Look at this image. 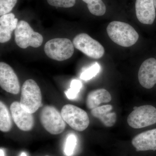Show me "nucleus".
I'll return each mask as SVG.
<instances>
[{
    "instance_id": "11",
    "label": "nucleus",
    "mask_w": 156,
    "mask_h": 156,
    "mask_svg": "<svg viewBox=\"0 0 156 156\" xmlns=\"http://www.w3.org/2000/svg\"><path fill=\"white\" fill-rule=\"evenodd\" d=\"M140 83L146 89L153 88L156 84V60L148 58L140 67L138 73Z\"/></svg>"
},
{
    "instance_id": "2",
    "label": "nucleus",
    "mask_w": 156,
    "mask_h": 156,
    "mask_svg": "<svg viewBox=\"0 0 156 156\" xmlns=\"http://www.w3.org/2000/svg\"><path fill=\"white\" fill-rule=\"evenodd\" d=\"M42 94L36 82L31 79L27 80L21 88L20 103L25 111L33 114L42 105Z\"/></svg>"
},
{
    "instance_id": "22",
    "label": "nucleus",
    "mask_w": 156,
    "mask_h": 156,
    "mask_svg": "<svg viewBox=\"0 0 156 156\" xmlns=\"http://www.w3.org/2000/svg\"><path fill=\"white\" fill-rule=\"evenodd\" d=\"M17 0H0V15L9 14L17 4Z\"/></svg>"
},
{
    "instance_id": "3",
    "label": "nucleus",
    "mask_w": 156,
    "mask_h": 156,
    "mask_svg": "<svg viewBox=\"0 0 156 156\" xmlns=\"http://www.w3.org/2000/svg\"><path fill=\"white\" fill-rule=\"evenodd\" d=\"M74 46L70 40L66 38H56L48 41L44 50L47 56L51 59L62 61L72 57L74 52Z\"/></svg>"
},
{
    "instance_id": "23",
    "label": "nucleus",
    "mask_w": 156,
    "mask_h": 156,
    "mask_svg": "<svg viewBox=\"0 0 156 156\" xmlns=\"http://www.w3.org/2000/svg\"><path fill=\"white\" fill-rule=\"evenodd\" d=\"M49 5L59 8H69L74 6L76 0H47Z\"/></svg>"
},
{
    "instance_id": "1",
    "label": "nucleus",
    "mask_w": 156,
    "mask_h": 156,
    "mask_svg": "<svg viewBox=\"0 0 156 156\" xmlns=\"http://www.w3.org/2000/svg\"><path fill=\"white\" fill-rule=\"evenodd\" d=\"M110 38L115 44L123 47H130L136 44L139 35L131 26L119 21L111 22L107 27Z\"/></svg>"
},
{
    "instance_id": "14",
    "label": "nucleus",
    "mask_w": 156,
    "mask_h": 156,
    "mask_svg": "<svg viewBox=\"0 0 156 156\" xmlns=\"http://www.w3.org/2000/svg\"><path fill=\"white\" fill-rule=\"evenodd\" d=\"M18 19L15 18L13 13H9L0 17V42L5 43L9 41L11 34L16 29Z\"/></svg>"
},
{
    "instance_id": "21",
    "label": "nucleus",
    "mask_w": 156,
    "mask_h": 156,
    "mask_svg": "<svg viewBox=\"0 0 156 156\" xmlns=\"http://www.w3.org/2000/svg\"><path fill=\"white\" fill-rule=\"evenodd\" d=\"M76 137L74 134H71L68 136L64 148L65 154L67 156L72 155L76 145Z\"/></svg>"
},
{
    "instance_id": "15",
    "label": "nucleus",
    "mask_w": 156,
    "mask_h": 156,
    "mask_svg": "<svg viewBox=\"0 0 156 156\" xmlns=\"http://www.w3.org/2000/svg\"><path fill=\"white\" fill-rule=\"evenodd\" d=\"M113 106L111 105L98 107L91 110L92 116L98 119L105 127L114 126L117 120V115L112 112Z\"/></svg>"
},
{
    "instance_id": "25",
    "label": "nucleus",
    "mask_w": 156,
    "mask_h": 156,
    "mask_svg": "<svg viewBox=\"0 0 156 156\" xmlns=\"http://www.w3.org/2000/svg\"><path fill=\"white\" fill-rule=\"evenodd\" d=\"M20 156H27L25 152H22V153L20 154Z\"/></svg>"
},
{
    "instance_id": "10",
    "label": "nucleus",
    "mask_w": 156,
    "mask_h": 156,
    "mask_svg": "<svg viewBox=\"0 0 156 156\" xmlns=\"http://www.w3.org/2000/svg\"><path fill=\"white\" fill-rule=\"evenodd\" d=\"M10 109L14 123L20 130L29 131L32 129L34 122L32 114L25 111L17 101L11 104Z\"/></svg>"
},
{
    "instance_id": "4",
    "label": "nucleus",
    "mask_w": 156,
    "mask_h": 156,
    "mask_svg": "<svg viewBox=\"0 0 156 156\" xmlns=\"http://www.w3.org/2000/svg\"><path fill=\"white\" fill-rule=\"evenodd\" d=\"M14 34L16 44L22 49L29 47L39 48L44 40L41 35L34 31L28 23L24 20H20L18 23Z\"/></svg>"
},
{
    "instance_id": "27",
    "label": "nucleus",
    "mask_w": 156,
    "mask_h": 156,
    "mask_svg": "<svg viewBox=\"0 0 156 156\" xmlns=\"http://www.w3.org/2000/svg\"><path fill=\"white\" fill-rule=\"evenodd\" d=\"M49 156L47 155V156Z\"/></svg>"
},
{
    "instance_id": "17",
    "label": "nucleus",
    "mask_w": 156,
    "mask_h": 156,
    "mask_svg": "<svg viewBox=\"0 0 156 156\" xmlns=\"http://www.w3.org/2000/svg\"><path fill=\"white\" fill-rule=\"evenodd\" d=\"M12 127V120L7 106L0 101V130L2 132H9Z\"/></svg>"
},
{
    "instance_id": "26",
    "label": "nucleus",
    "mask_w": 156,
    "mask_h": 156,
    "mask_svg": "<svg viewBox=\"0 0 156 156\" xmlns=\"http://www.w3.org/2000/svg\"><path fill=\"white\" fill-rule=\"evenodd\" d=\"M154 5L155 8L156 9V0H154Z\"/></svg>"
},
{
    "instance_id": "20",
    "label": "nucleus",
    "mask_w": 156,
    "mask_h": 156,
    "mask_svg": "<svg viewBox=\"0 0 156 156\" xmlns=\"http://www.w3.org/2000/svg\"><path fill=\"white\" fill-rule=\"evenodd\" d=\"M100 65L97 62H95L90 67L84 70L81 73L80 78L83 80H89L96 76L100 71Z\"/></svg>"
},
{
    "instance_id": "8",
    "label": "nucleus",
    "mask_w": 156,
    "mask_h": 156,
    "mask_svg": "<svg viewBox=\"0 0 156 156\" xmlns=\"http://www.w3.org/2000/svg\"><path fill=\"white\" fill-rule=\"evenodd\" d=\"M73 44L76 49L90 58L98 59L104 54L103 46L87 34L81 33L76 36L73 40Z\"/></svg>"
},
{
    "instance_id": "24",
    "label": "nucleus",
    "mask_w": 156,
    "mask_h": 156,
    "mask_svg": "<svg viewBox=\"0 0 156 156\" xmlns=\"http://www.w3.org/2000/svg\"><path fill=\"white\" fill-rule=\"evenodd\" d=\"M0 156H5V153L4 151L2 148L0 149Z\"/></svg>"
},
{
    "instance_id": "6",
    "label": "nucleus",
    "mask_w": 156,
    "mask_h": 156,
    "mask_svg": "<svg viewBox=\"0 0 156 156\" xmlns=\"http://www.w3.org/2000/svg\"><path fill=\"white\" fill-rule=\"evenodd\" d=\"M128 115L127 122L131 128L139 129L156 123V108L150 105L134 107Z\"/></svg>"
},
{
    "instance_id": "7",
    "label": "nucleus",
    "mask_w": 156,
    "mask_h": 156,
    "mask_svg": "<svg viewBox=\"0 0 156 156\" xmlns=\"http://www.w3.org/2000/svg\"><path fill=\"white\" fill-rule=\"evenodd\" d=\"M61 114L66 122L77 131L86 130L89 125V119L86 111L80 108L67 104L61 110Z\"/></svg>"
},
{
    "instance_id": "12",
    "label": "nucleus",
    "mask_w": 156,
    "mask_h": 156,
    "mask_svg": "<svg viewBox=\"0 0 156 156\" xmlns=\"http://www.w3.org/2000/svg\"><path fill=\"white\" fill-rule=\"evenodd\" d=\"M135 10L138 20L145 24H151L155 18L154 0H136Z\"/></svg>"
},
{
    "instance_id": "5",
    "label": "nucleus",
    "mask_w": 156,
    "mask_h": 156,
    "mask_svg": "<svg viewBox=\"0 0 156 156\" xmlns=\"http://www.w3.org/2000/svg\"><path fill=\"white\" fill-rule=\"evenodd\" d=\"M40 119L42 126L51 134H61L65 129V121L61 114L54 107H44L40 113Z\"/></svg>"
},
{
    "instance_id": "16",
    "label": "nucleus",
    "mask_w": 156,
    "mask_h": 156,
    "mask_svg": "<svg viewBox=\"0 0 156 156\" xmlns=\"http://www.w3.org/2000/svg\"><path fill=\"white\" fill-rule=\"evenodd\" d=\"M111 100V95L107 90L104 89H98L88 94L86 104L88 108L92 109L99 107L101 104L108 103Z\"/></svg>"
},
{
    "instance_id": "19",
    "label": "nucleus",
    "mask_w": 156,
    "mask_h": 156,
    "mask_svg": "<svg viewBox=\"0 0 156 156\" xmlns=\"http://www.w3.org/2000/svg\"><path fill=\"white\" fill-rule=\"evenodd\" d=\"M82 87V82L77 80H73L70 84V88L65 91L66 95L69 99H75Z\"/></svg>"
},
{
    "instance_id": "9",
    "label": "nucleus",
    "mask_w": 156,
    "mask_h": 156,
    "mask_svg": "<svg viewBox=\"0 0 156 156\" xmlns=\"http://www.w3.org/2000/svg\"><path fill=\"white\" fill-rule=\"evenodd\" d=\"M0 86L11 94L17 95L20 92V85L17 75L12 67L4 62L0 63Z\"/></svg>"
},
{
    "instance_id": "18",
    "label": "nucleus",
    "mask_w": 156,
    "mask_h": 156,
    "mask_svg": "<svg viewBox=\"0 0 156 156\" xmlns=\"http://www.w3.org/2000/svg\"><path fill=\"white\" fill-rule=\"evenodd\" d=\"M87 3L90 13L97 16L104 15L106 12V6L102 0H82Z\"/></svg>"
},
{
    "instance_id": "13",
    "label": "nucleus",
    "mask_w": 156,
    "mask_h": 156,
    "mask_svg": "<svg viewBox=\"0 0 156 156\" xmlns=\"http://www.w3.org/2000/svg\"><path fill=\"white\" fill-rule=\"evenodd\" d=\"M131 143L136 151H156V128L137 134Z\"/></svg>"
}]
</instances>
